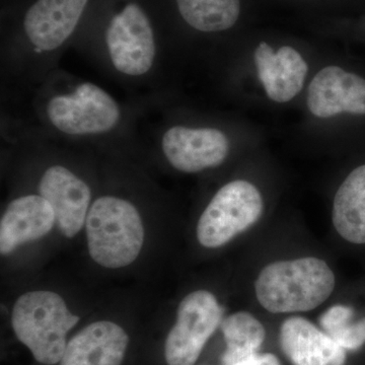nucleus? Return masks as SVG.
Here are the masks:
<instances>
[{"instance_id":"1","label":"nucleus","mask_w":365,"mask_h":365,"mask_svg":"<svg viewBox=\"0 0 365 365\" xmlns=\"http://www.w3.org/2000/svg\"><path fill=\"white\" fill-rule=\"evenodd\" d=\"M335 275L325 261L314 257L269 264L256 281L257 299L272 314L309 312L332 294Z\"/></svg>"},{"instance_id":"2","label":"nucleus","mask_w":365,"mask_h":365,"mask_svg":"<svg viewBox=\"0 0 365 365\" xmlns=\"http://www.w3.org/2000/svg\"><path fill=\"white\" fill-rule=\"evenodd\" d=\"M86 227L91 257L103 267H126L143 249V220L135 206L124 199H96L88 210Z\"/></svg>"},{"instance_id":"3","label":"nucleus","mask_w":365,"mask_h":365,"mask_svg":"<svg viewBox=\"0 0 365 365\" xmlns=\"http://www.w3.org/2000/svg\"><path fill=\"white\" fill-rule=\"evenodd\" d=\"M78 321L59 294L42 290L21 295L11 314L16 337L45 365L60 362L66 349L67 333Z\"/></svg>"},{"instance_id":"4","label":"nucleus","mask_w":365,"mask_h":365,"mask_svg":"<svg viewBox=\"0 0 365 365\" xmlns=\"http://www.w3.org/2000/svg\"><path fill=\"white\" fill-rule=\"evenodd\" d=\"M45 116L53 128L64 135L96 136L119 124L121 109L114 98L90 81L79 83L66 93L48 100Z\"/></svg>"},{"instance_id":"5","label":"nucleus","mask_w":365,"mask_h":365,"mask_svg":"<svg viewBox=\"0 0 365 365\" xmlns=\"http://www.w3.org/2000/svg\"><path fill=\"white\" fill-rule=\"evenodd\" d=\"M264 203L260 191L245 180L225 184L213 196L197 225V239L208 249L225 246L258 222Z\"/></svg>"},{"instance_id":"6","label":"nucleus","mask_w":365,"mask_h":365,"mask_svg":"<svg viewBox=\"0 0 365 365\" xmlns=\"http://www.w3.org/2000/svg\"><path fill=\"white\" fill-rule=\"evenodd\" d=\"M112 66L120 73L139 78L157 57V43L150 19L137 4H128L113 16L106 32Z\"/></svg>"},{"instance_id":"7","label":"nucleus","mask_w":365,"mask_h":365,"mask_svg":"<svg viewBox=\"0 0 365 365\" xmlns=\"http://www.w3.org/2000/svg\"><path fill=\"white\" fill-rule=\"evenodd\" d=\"M222 319V307L211 292L197 290L187 295L178 307L176 324L165 340L167 364H195Z\"/></svg>"},{"instance_id":"8","label":"nucleus","mask_w":365,"mask_h":365,"mask_svg":"<svg viewBox=\"0 0 365 365\" xmlns=\"http://www.w3.org/2000/svg\"><path fill=\"white\" fill-rule=\"evenodd\" d=\"M162 148L175 169L193 174L222 165L227 160L230 141L216 128L177 125L163 133Z\"/></svg>"},{"instance_id":"9","label":"nucleus","mask_w":365,"mask_h":365,"mask_svg":"<svg viewBox=\"0 0 365 365\" xmlns=\"http://www.w3.org/2000/svg\"><path fill=\"white\" fill-rule=\"evenodd\" d=\"M307 103L309 112L321 119L344 113L365 116V79L339 66H327L309 83Z\"/></svg>"},{"instance_id":"10","label":"nucleus","mask_w":365,"mask_h":365,"mask_svg":"<svg viewBox=\"0 0 365 365\" xmlns=\"http://www.w3.org/2000/svg\"><path fill=\"white\" fill-rule=\"evenodd\" d=\"M39 194L51 204L63 235L71 239L81 232L91 205V191L83 180L63 165H52L41 178Z\"/></svg>"},{"instance_id":"11","label":"nucleus","mask_w":365,"mask_h":365,"mask_svg":"<svg viewBox=\"0 0 365 365\" xmlns=\"http://www.w3.org/2000/svg\"><path fill=\"white\" fill-rule=\"evenodd\" d=\"M88 0H37L26 11L24 30L41 53L61 47L78 26Z\"/></svg>"},{"instance_id":"12","label":"nucleus","mask_w":365,"mask_h":365,"mask_svg":"<svg viewBox=\"0 0 365 365\" xmlns=\"http://www.w3.org/2000/svg\"><path fill=\"white\" fill-rule=\"evenodd\" d=\"M254 58L259 79L273 102H289L304 88L309 67L294 48L283 46L274 52L268 43L261 42Z\"/></svg>"},{"instance_id":"13","label":"nucleus","mask_w":365,"mask_h":365,"mask_svg":"<svg viewBox=\"0 0 365 365\" xmlns=\"http://www.w3.org/2000/svg\"><path fill=\"white\" fill-rule=\"evenodd\" d=\"M55 223L51 204L40 194L14 199L0 222V252L7 255L21 245L45 237Z\"/></svg>"},{"instance_id":"14","label":"nucleus","mask_w":365,"mask_h":365,"mask_svg":"<svg viewBox=\"0 0 365 365\" xmlns=\"http://www.w3.org/2000/svg\"><path fill=\"white\" fill-rule=\"evenodd\" d=\"M128 342V335L117 324L97 322L67 343L60 365H121Z\"/></svg>"},{"instance_id":"15","label":"nucleus","mask_w":365,"mask_h":365,"mask_svg":"<svg viewBox=\"0 0 365 365\" xmlns=\"http://www.w3.org/2000/svg\"><path fill=\"white\" fill-rule=\"evenodd\" d=\"M283 352L294 365H344V348L304 318L285 319L280 329Z\"/></svg>"},{"instance_id":"16","label":"nucleus","mask_w":365,"mask_h":365,"mask_svg":"<svg viewBox=\"0 0 365 365\" xmlns=\"http://www.w3.org/2000/svg\"><path fill=\"white\" fill-rule=\"evenodd\" d=\"M338 234L352 244H365V165L353 170L341 184L333 204Z\"/></svg>"},{"instance_id":"17","label":"nucleus","mask_w":365,"mask_h":365,"mask_svg":"<svg viewBox=\"0 0 365 365\" xmlns=\"http://www.w3.org/2000/svg\"><path fill=\"white\" fill-rule=\"evenodd\" d=\"M182 20L199 32L230 30L239 20L241 0H176Z\"/></svg>"},{"instance_id":"18","label":"nucleus","mask_w":365,"mask_h":365,"mask_svg":"<svg viewBox=\"0 0 365 365\" xmlns=\"http://www.w3.org/2000/svg\"><path fill=\"white\" fill-rule=\"evenodd\" d=\"M222 331L227 350L222 364L235 365L258 352L265 339V329L253 314L237 312L223 319Z\"/></svg>"},{"instance_id":"19","label":"nucleus","mask_w":365,"mask_h":365,"mask_svg":"<svg viewBox=\"0 0 365 365\" xmlns=\"http://www.w3.org/2000/svg\"><path fill=\"white\" fill-rule=\"evenodd\" d=\"M353 316L351 307L337 304L319 319L324 332L344 349H359L365 343V318L354 322Z\"/></svg>"},{"instance_id":"20","label":"nucleus","mask_w":365,"mask_h":365,"mask_svg":"<svg viewBox=\"0 0 365 365\" xmlns=\"http://www.w3.org/2000/svg\"><path fill=\"white\" fill-rule=\"evenodd\" d=\"M235 365H280V364L277 357L271 353H265V354L256 353Z\"/></svg>"}]
</instances>
